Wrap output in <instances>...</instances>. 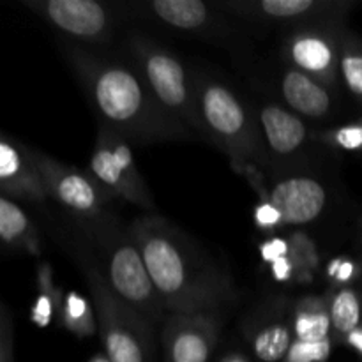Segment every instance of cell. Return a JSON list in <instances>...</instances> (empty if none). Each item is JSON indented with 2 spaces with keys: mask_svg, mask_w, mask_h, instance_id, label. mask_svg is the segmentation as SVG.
I'll return each mask as SVG.
<instances>
[{
  "mask_svg": "<svg viewBox=\"0 0 362 362\" xmlns=\"http://www.w3.org/2000/svg\"><path fill=\"white\" fill-rule=\"evenodd\" d=\"M345 30V21H325L288 30L281 45L283 64L338 88Z\"/></svg>",
  "mask_w": 362,
  "mask_h": 362,
  "instance_id": "8fae6325",
  "label": "cell"
},
{
  "mask_svg": "<svg viewBox=\"0 0 362 362\" xmlns=\"http://www.w3.org/2000/svg\"><path fill=\"white\" fill-rule=\"evenodd\" d=\"M64 57L101 119V126L134 144L186 138L156 105L144 78L129 59L119 60L62 39Z\"/></svg>",
  "mask_w": 362,
  "mask_h": 362,
  "instance_id": "7a4b0ae2",
  "label": "cell"
},
{
  "mask_svg": "<svg viewBox=\"0 0 362 362\" xmlns=\"http://www.w3.org/2000/svg\"><path fill=\"white\" fill-rule=\"evenodd\" d=\"M362 272V265L352 258L336 257L331 258L322 269L324 278L331 283V288H343L354 283Z\"/></svg>",
  "mask_w": 362,
  "mask_h": 362,
  "instance_id": "4316f807",
  "label": "cell"
},
{
  "mask_svg": "<svg viewBox=\"0 0 362 362\" xmlns=\"http://www.w3.org/2000/svg\"><path fill=\"white\" fill-rule=\"evenodd\" d=\"M276 88L283 105L304 120H325L334 113L338 88L288 64L278 71Z\"/></svg>",
  "mask_w": 362,
  "mask_h": 362,
  "instance_id": "e0dca14e",
  "label": "cell"
},
{
  "mask_svg": "<svg viewBox=\"0 0 362 362\" xmlns=\"http://www.w3.org/2000/svg\"><path fill=\"white\" fill-rule=\"evenodd\" d=\"M343 343H346L349 346H352L354 350H357V352L362 356V325L361 327H357L354 332H350Z\"/></svg>",
  "mask_w": 362,
  "mask_h": 362,
  "instance_id": "836d02e7",
  "label": "cell"
},
{
  "mask_svg": "<svg viewBox=\"0 0 362 362\" xmlns=\"http://www.w3.org/2000/svg\"><path fill=\"white\" fill-rule=\"evenodd\" d=\"M0 191L11 200L35 204L52 198L27 145L7 136L0 138Z\"/></svg>",
  "mask_w": 362,
  "mask_h": 362,
  "instance_id": "ac0fdd59",
  "label": "cell"
},
{
  "mask_svg": "<svg viewBox=\"0 0 362 362\" xmlns=\"http://www.w3.org/2000/svg\"><path fill=\"white\" fill-rule=\"evenodd\" d=\"M293 300L271 297L247 315L243 334L258 362H283L296 341L292 329Z\"/></svg>",
  "mask_w": 362,
  "mask_h": 362,
  "instance_id": "2e32d148",
  "label": "cell"
},
{
  "mask_svg": "<svg viewBox=\"0 0 362 362\" xmlns=\"http://www.w3.org/2000/svg\"><path fill=\"white\" fill-rule=\"evenodd\" d=\"M212 362H255V361H253V356H251V354H247L246 350L232 346V349L218 354Z\"/></svg>",
  "mask_w": 362,
  "mask_h": 362,
  "instance_id": "d6a6232c",
  "label": "cell"
},
{
  "mask_svg": "<svg viewBox=\"0 0 362 362\" xmlns=\"http://www.w3.org/2000/svg\"><path fill=\"white\" fill-rule=\"evenodd\" d=\"M32 159L42 173L53 200L69 211L78 223H90L106 218L112 212L108 205L117 198L106 186H103L88 170L64 165L52 156L28 147Z\"/></svg>",
  "mask_w": 362,
  "mask_h": 362,
  "instance_id": "9c48e42d",
  "label": "cell"
},
{
  "mask_svg": "<svg viewBox=\"0 0 362 362\" xmlns=\"http://www.w3.org/2000/svg\"><path fill=\"white\" fill-rule=\"evenodd\" d=\"M134 16L154 21L163 27L198 35V37H225L228 35L226 11L218 2L204 0H141L129 4Z\"/></svg>",
  "mask_w": 362,
  "mask_h": 362,
  "instance_id": "9a60e30c",
  "label": "cell"
},
{
  "mask_svg": "<svg viewBox=\"0 0 362 362\" xmlns=\"http://www.w3.org/2000/svg\"><path fill=\"white\" fill-rule=\"evenodd\" d=\"M85 235L98 250L95 262L115 296L152 329L163 320L166 310L152 283L144 257L129 232L115 216L80 223Z\"/></svg>",
  "mask_w": 362,
  "mask_h": 362,
  "instance_id": "277c9868",
  "label": "cell"
},
{
  "mask_svg": "<svg viewBox=\"0 0 362 362\" xmlns=\"http://www.w3.org/2000/svg\"><path fill=\"white\" fill-rule=\"evenodd\" d=\"M0 362H14L13 317L6 304L0 311Z\"/></svg>",
  "mask_w": 362,
  "mask_h": 362,
  "instance_id": "f546056e",
  "label": "cell"
},
{
  "mask_svg": "<svg viewBox=\"0 0 362 362\" xmlns=\"http://www.w3.org/2000/svg\"><path fill=\"white\" fill-rule=\"evenodd\" d=\"M253 221L257 225L258 230L262 232H272V230H278L285 225V219L283 214L279 212V209L276 205H272L271 202L260 200L253 209Z\"/></svg>",
  "mask_w": 362,
  "mask_h": 362,
  "instance_id": "f1b7e54d",
  "label": "cell"
},
{
  "mask_svg": "<svg viewBox=\"0 0 362 362\" xmlns=\"http://www.w3.org/2000/svg\"><path fill=\"white\" fill-rule=\"evenodd\" d=\"M339 83L362 105V39L350 32L343 34L341 59H339Z\"/></svg>",
  "mask_w": 362,
  "mask_h": 362,
  "instance_id": "d4e9b609",
  "label": "cell"
},
{
  "mask_svg": "<svg viewBox=\"0 0 362 362\" xmlns=\"http://www.w3.org/2000/svg\"><path fill=\"white\" fill-rule=\"evenodd\" d=\"M271 276L278 283H296L297 272L290 255L288 257L279 258L278 262H274V264L271 265Z\"/></svg>",
  "mask_w": 362,
  "mask_h": 362,
  "instance_id": "1f68e13d",
  "label": "cell"
},
{
  "mask_svg": "<svg viewBox=\"0 0 362 362\" xmlns=\"http://www.w3.org/2000/svg\"><path fill=\"white\" fill-rule=\"evenodd\" d=\"M223 11L250 23L293 28L345 21L352 0H219Z\"/></svg>",
  "mask_w": 362,
  "mask_h": 362,
  "instance_id": "7c38bea8",
  "label": "cell"
},
{
  "mask_svg": "<svg viewBox=\"0 0 362 362\" xmlns=\"http://www.w3.org/2000/svg\"><path fill=\"white\" fill-rule=\"evenodd\" d=\"M35 281H37V296H35L34 304H32L30 318L34 322V325L46 329L52 324L53 318L60 317L64 296L66 293L62 292L60 286L55 285L53 269L46 262H39L37 264Z\"/></svg>",
  "mask_w": 362,
  "mask_h": 362,
  "instance_id": "7402d4cb",
  "label": "cell"
},
{
  "mask_svg": "<svg viewBox=\"0 0 362 362\" xmlns=\"http://www.w3.org/2000/svg\"><path fill=\"white\" fill-rule=\"evenodd\" d=\"M334 339L324 341H293L283 362H329Z\"/></svg>",
  "mask_w": 362,
  "mask_h": 362,
  "instance_id": "83f0119b",
  "label": "cell"
},
{
  "mask_svg": "<svg viewBox=\"0 0 362 362\" xmlns=\"http://www.w3.org/2000/svg\"><path fill=\"white\" fill-rule=\"evenodd\" d=\"M88 172L117 198H122L141 211L154 214L156 204L145 179L134 165L129 141L119 133L105 126L99 127L94 151L88 161Z\"/></svg>",
  "mask_w": 362,
  "mask_h": 362,
  "instance_id": "30bf717a",
  "label": "cell"
},
{
  "mask_svg": "<svg viewBox=\"0 0 362 362\" xmlns=\"http://www.w3.org/2000/svg\"><path fill=\"white\" fill-rule=\"evenodd\" d=\"M98 315L103 349L112 362H154V329L115 296L87 251L76 253Z\"/></svg>",
  "mask_w": 362,
  "mask_h": 362,
  "instance_id": "8992f818",
  "label": "cell"
},
{
  "mask_svg": "<svg viewBox=\"0 0 362 362\" xmlns=\"http://www.w3.org/2000/svg\"><path fill=\"white\" fill-rule=\"evenodd\" d=\"M292 329L297 341L315 343L332 339L327 296H304L293 300Z\"/></svg>",
  "mask_w": 362,
  "mask_h": 362,
  "instance_id": "d6986e66",
  "label": "cell"
},
{
  "mask_svg": "<svg viewBox=\"0 0 362 362\" xmlns=\"http://www.w3.org/2000/svg\"><path fill=\"white\" fill-rule=\"evenodd\" d=\"M329 311H331L332 339L345 341L350 332L362 325V299L357 290L350 286L331 288L327 293Z\"/></svg>",
  "mask_w": 362,
  "mask_h": 362,
  "instance_id": "44dd1931",
  "label": "cell"
},
{
  "mask_svg": "<svg viewBox=\"0 0 362 362\" xmlns=\"http://www.w3.org/2000/svg\"><path fill=\"white\" fill-rule=\"evenodd\" d=\"M240 175L250 182L258 198L279 209L286 226H306L317 221L329 204L327 187L306 173H288L269 179L258 165H247Z\"/></svg>",
  "mask_w": 362,
  "mask_h": 362,
  "instance_id": "ba28073f",
  "label": "cell"
},
{
  "mask_svg": "<svg viewBox=\"0 0 362 362\" xmlns=\"http://www.w3.org/2000/svg\"><path fill=\"white\" fill-rule=\"evenodd\" d=\"M290 258L296 265V285H315L322 272V255L317 243L303 230H296L288 237Z\"/></svg>",
  "mask_w": 362,
  "mask_h": 362,
  "instance_id": "603a6c76",
  "label": "cell"
},
{
  "mask_svg": "<svg viewBox=\"0 0 362 362\" xmlns=\"http://www.w3.org/2000/svg\"><path fill=\"white\" fill-rule=\"evenodd\" d=\"M94 311V304L88 303L87 297L78 292H67L64 296L62 311L59 317L60 324L76 338H90L99 329Z\"/></svg>",
  "mask_w": 362,
  "mask_h": 362,
  "instance_id": "cb8c5ba5",
  "label": "cell"
},
{
  "mask_svg": "<svg viewBox=\"0 0 362 362\" xmlns=\"http://www.w3.org/2000/svg\"><path fill=\"white\" fill-rule=\"evenodd\" d=\"M258 255H260L262 262L265 265L271 267L274 262H278L279 258L288 257L290 255V244L288 237H279V235H271L265 240H262L258 244Z\"/></svg>",
  "mask_w": 362,
  "mask_h": 362,
  "instance_id": "4dcf8cb0",
  "label": "cell"
},
{
  "mask_svg": "<svg viewBox=\"0 0 362 362\" xmlns=\"http://www.w3.org/2000/svg\"><path fill=\"white\" fill-rule=\"evenodd\" d=\"M0 237L11 250L27 251L32 257L41 255V240L32 219L11 198L0 194Z\"/></svg>",
  "mask_w": 362,
  "mask_h": 362,
  "instance_id": "ffe728a7",
  "label": "cell"
},
{
  "mask_svg": "<svg viewBox=\"0 0 362 362\" xmlns=\"http://www.w3.org/2000/svg\"><path fill=\"white\" fill-rule=\"evenodd\" d=\"M361 265H362V262H361Z\"/></svg>",
  "mask_w": 362,
  "mask_h": 362,
  "instance_id": "d590c367",
  "label": "cell"
},
{
  "mask_svg": "<svg viewBox=\"0 0 362 362\" xmlns=\"http://www.w3.org/2000/svg\"><path fill=\"white\" fill-rule=\"evenodd\" d=\"M267 166H293L315 144V129L308 120L286 108L283 103L264 99L253 105Z\"/></svg>",
  "mask_w": 362,
  "mask_h": 362,
  "instance_id": "4fadbf2b",
  "label": "cell"
},
{
  "mask_svg": "<svg viewBox=\"0 0 362 362\" xmlns=\"http://www.w3.org/2000/svg\"><path fill=\"white\" fill-rule=\"evenodd\" d=\"M129 232L166 313H223L237 299L228 272L168 219L158 214L138 216Z\"/></svg>",
  "mask_w": 362,
  "mask_h": 362,
  "instance_id": "6da1fadb",
  "label": "cell"
},
{
  "mask_svg": "<svg viewBox=\"0 0 362 362\" xmlns=\"http://www.w3.org/2000/svg\"><path fill=\"white\" fill-rule=\"evenodd\" d=\"M88 362H112L108 359V356H106L105 352L101 354H95V356H92L90 359H88Z\"/></svg>",
  "mask_w": 362,
  "mask_h": 362,
  "instance_id": "e575fe53",
  "label": "cell"
},
{
  "mask_svg": "<svg viewBox=\"0 0 362 362\" xmlns=\"http://www.w3.org/2000/svg\"><path fill=\"white\" fill-rule=\"evenodd\" d=\"M223 329V313H168L161 331L165 362H212Z\"/></svg>",
  "mask_w": 362,
  "mask_h": 362,
  "instance_id": "5bb4252c",
  "label": "cell"
},
{
  "mask_svg": "<svg viewBox=\"0 0 362 362\" xmlns=\"http://www.w3.org/2000/svg\"><path fill=\"white\" fill-rule=\"evenodd\" d=\"M21 4L64 39L95 52L112 41L120 21L115 7L99 0H21Z\"/></svg>",
  "mask_w": 362,
  "mask_h": 362,
  "instance_id": "52a82bcc",
  "label": "cell"
},
{
  "mask_svg": "<svg viewBox=\"0 0 362 362\" xmlns=\"http://www.w3.org/2000/svg\"><path fill=\"white\" fill-rule=\"evenodd\" d=\"M200 134L230 158L237 173L247 165L267 166L253 106L230 85L205 71H193Z\"/></svg>",
  "mask_w": 362,
  "mask_h": 362,
  "instance_id": "3957f363",
  "label": "cell"
},
{
  "mask_svg": "<svg viewBox=\"0 0 362 362\" xmlns=\"http://www.w3.org/2000/svg\"><path fill=\"white\" fill-rule=\"evenodd\" d=\"M315 140L325 147L343 152L362 151V122L343 124L327 129H315Z\"/></svg>",
  "mask_w": 362,
  "mask_h": 362,
  "instance_id": "484cf974",
  "label": "cell"
},
{
  "mask_svg": "<svg viewBox=\"0 0 362 362\" xmlns=\"http://www.w3.org/2000/svg\"><path fill=\"white\" fill-rule=\"evenodd\" d=\"M127 59L144 78L161 112L189 136L200 133L197 117L193 71L172 49L145 34H133L126 42Z\"/></svg>",
  "mask_w": 362,
  "mask_h": 362,
  "instance_id": "5b68a950",
  "label": "cell"
}]
</instances>
